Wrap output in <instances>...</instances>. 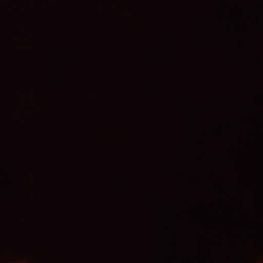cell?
Masks as SVG:
<instances>
[{
  "instance_id": "1",
  "label": "cell",
  "mask_w": 263,
  "mask_h": 263,
  "mask_svg": "<svg viewBox=\"0 0 263 263\" xmlns=\"http://www.w3.org/2000/svg\"><path fill=\"white\" fill-rule=\"evenodd\" d=\"M256 263H263V257H262V259H260V260H259V262H256Z\"/></svg>"
},
{
  "instance_id": "2",
  "label": "cell",
  "mask_w": 263,
  "mask_h": 263,
  "mask_svg": "<svg viewBox=\"0 0 263 263\" xmlns=\"http://www.w3.org/2000/svg\"><path fill=\"white\" fill-rule=\"evenodd\" d=\"M15 263H27V262H15Z\"/></svg>"
}]
</instances>
